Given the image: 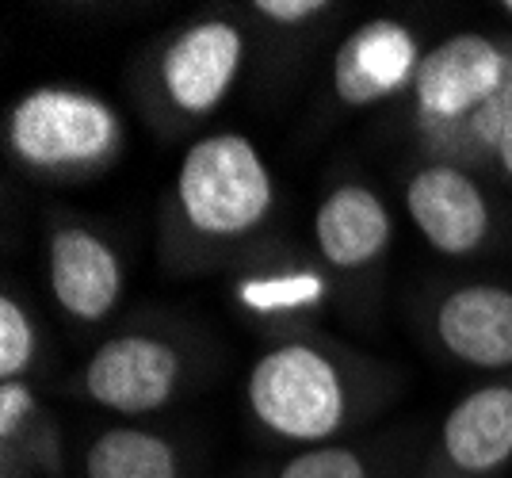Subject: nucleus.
I'll list each match as a JSON object with an SVG mask.
<instances>
[{
  "label": "nucleus",
  "instance_id": "nucleus-1",
  "mask_svg": "<svg viewBox=\"0 0 512 478\" xmlns=\"http://www.w3.org/2000/svg\"><path fill=\"white\" fill-rule=\"evenodd\" d=\"M409 115L432 161H493L512 127V43L482 31L440 39L409 88Z\"/></svg>",
  "mask_w": 512,
  "mask_h": 478
},
{
  "label": "nucleus",
  "instance_id": "nucleus-2",
  "mask_svg": "<svg viewBox=\"0 0 512 478\" xmlns=\"http://www.w3.org/2000/svg\"><path fill=\"white\" fill-rule=\"evenodd\" d=\"M169 238L176 257L230 253L256 238L276 211V176L253 138L207 134L188 146L169 196Z\"/></svg>",
  "mask_w": 512,
  "mask_h": 478
},
{
  "label": "nucleus",
  "instance_id": "nucleus-3",
  "mask_svg": "<svg viewBox=\"0 0 512 478\" xmlns=\"http://www.w3.org/2000/svg\"><path fill=\"white\" fill-rule=\"evenodd\" d=\"M245 402L268 436L314 448L333 444L356 417L360 394L337 352L295 337L256 356L245 379Z\"/></svg>",
  "mask_w": 512,
  "mask_h": 478
},
{
  "label": "nucleus",
  "instance_id": "nucleus-4",
  "mask_svg": "<svg viewBox=\"0 0 512 478\" xmlns=\"http://www.w3.org/2000/svg\"><path fill=\"white\" fill-rule=\"evenodd\" d=\"M123 119L104 96L73 85H39L16 96L4 119L12 161L35 176H96L123 150Z\"/></svg>",
  "mask_w": 512,
  "mask_h": 478
},
{
  "label": "nucleus",
  "instance_id": "nucleus-5",
  "mask_svg": "<svg viewBox=\"0 0 512 478\" xmlns=\"http://www.w3.org/2000/svg\"><path fill=\"white\" fill-rule=\"evenodd\" d=\"M249 58V35L237 20L207 16L169 35L153 54V100L176 123H199L226 104Z\"/></svg>",
  "mask_w": 512,
  "mask_h": 478
},
{
  "label": "nucleus",
  "instance_id": "nucleus-6",
  "mask_svg": "<svg viewBox=\"0 0 512 478\" xmlns=\"http://www.w3.org/2000/svg\"><path fill=\"white\" fill-rule=\"evenodd\" d=\"M184 348L157 333H115L85 360L77 387L92 406L119 417L161 413L184 387Z\"/></svg>",
  "mask_w": 512,
  "mask_h": 478
},
{
  "label": "nucleus",
  "instance_id": "nucleus-7",
  "mask_svg": "<svg viewBox=\"0 0 512 478\" xmlns=\"http://www.w3.org/2000/svg\"><path fill=\"white\" fill-rule=\"evenodd\" d=\"M406 215L440 257H474L493 238V207L482 184L451 161H425L406 180Z\"/></svg>",
  "mask_w": 512,
  "mask_h": 478
},
{
  "label": "nucleus",
  "instance_id": "nucleus-8",
  "mask_svg": "<svg viewBox=\"0 0 512 478\" xmlns=\"http://www.w3.org/2000/svg\"><path fill=\"white\" fill-rule=\"evenodd\" d=\"M46 283L65 318L96 326L123 303L127 268L100 230L85 222H58L46 234Z\"/></svg>",
  "mask_w": 512,
  "mask_h": 478
},
{
  "label": "nucleus",
  "instance_id": "nucleus-9",
  "mask_svg": "<svg viewBox=\"0 0 512 478\" xmlns=\"http://www.w3.org/2000/svg\"><path fill=\"white\" fill-rule=\"evenodd\" d=\"M512 467V379L467 391L440 421L425 478H497Z\"/></svg>",
  "mask_w": 512,
  "mask_h": 478
},
{
  "label": "nucleus",
  "instance_id": "nucleus-10",
  "mask_svg": "<svg viewBox=\"0 0 512 478\" xmlns=\"http://www.w3.org/2000/svg\"><path fill=\"white\" fill-rule=\"evenodd\" d=\"M421 62H425V50H421V39L413 35V27L390 16L363 20L337 46L333 96L337 104L352 111L375 108L413 88Z\"/></svg>",
  "mask_w": 512,
  "mask_h": 478
},
{
  "label": "nucleus",
  "instance_id": "nucleus-11",
  "mask_svg": "<svg viewBox=\"0 0 512 478\" xmlns=\"http://www.w3.org/2000/svg\"><path fill=\"white\" fill-rule=\"evenodd\" d=\"M428 329L455 364L512 371V287L505 283H463L444 291L428 314Z\"/></svg>",
  "mask_w": 512,
  "mask_h": 478
},
{
  "label": "nucleus",
  "instance_id": "nucleus-12",
  "mask_svg": "<svg viewBox=\"0 0 512 478\" xmlns=\"http://www.w3.org/2000/svg\"><path fill=\"white\" fill-rule=\"evenodd\" d=\"M390 241H394V215L375 188L348 180L321 196L314 211V245L325 268L356 276L383 261Z\"/></svg>",
  "mask_w": 512,
  "mask_h": 478
},
{
  "label": "nucleus",
  "instance_id": "nucleus-13",
  "mask_svg": "<svg viewBox=\"0 0 512 478\" xmlns=\"http://www.w3.org/2000/svg\"><path fill=\"white\" fill-rule=\"evenodd\" d=\"M85 478H184V459L169 436L115 425L88 444Z\"/></svg>",
  "mask_w": 512,
  "mask_h": 478
},
{
  "label": "nucleus",
  "instance_id": "nucleus-14",
  "mask_svg": "<svg viewBox=\"0 0 512 478\" xmlns=\"http://www.w3.org/2000/svg\"><path fill=\"white\" fill-rule=\"evenodd\" d=\"M39 356V333L31 322V310L4 291L0 299V383L8 379H27Z\"/></svg>",
  "mask_w": 512,
  "mask_h": 478
},
{
  "label": "nucleus",
  "instance_id": "nucleus-15",
  "mask_svg": "<svg viewBox=\"0 0 512 478\" xmlns=\"http://www.w3.org/2000/svg\"><path fill=\"white\" fill-rule=\"evenodd\" d=\"M276 478H375V463L352 444H314L299 448Z\"/></svg>",
  "mask_w": 512,
  "mask_h": 478
},
{
  "label": "nucleus",
  "instance_id": "nucleus-16",
  "mask_svg": "<svg viewBox=\"0 0 512 478\" xmlns=\"http://www.w3.org/2000/svg\"><path fill=\"white\" fill-rule=\"evenodd\" d=\"M39 425H43V421H39L35 391H31L23 379L0 383V440H4V448L20 444L23 436H31Z\"/></svg>",
  "mask_w": 512,
  "mask_h": 478
},
{
  "label": "nucleus",
  "instance_id": "nucleus-17",
  "mask_svg": "<svg viewBox=\"0 0 512 478\" xmlns=\"http://www.w3.org/2000/svg\"><path fill=\"white\" fill-rule=\"evenodd\" d=\"M253 12L279 31H299L306 23L321 20L329 12V4L325 0H256Z\"/></svg>",
  "mask_w": 512,
  "mask_h": 478
},
{
  "label": "nucleus",
  "instance_id": "nucleus-18",
  "mask_svg": "<svg viewBox=\"0 0 512 478\" xmlns=\"http://www.w3.org/2000/svg\"><path fill=\"white\" fill-rule=\"evenodd\" d=\"M493 161H497V169L512 180V127L505 131V138H501V146H497V157H493Z\"/></svg>",
  "mask_w": 512,
  "mask_h": 478
},
{
  "label": "nucleus",
  "instance_id": "nucleus-19",
  "mask_svg": "<svg viewBox=\"0 0 512 478\" xmlns=\"http://www.w3.org/2000/svg\"><path fill=\"white\" fill-rule=\"evenodd\" d=\"M501 12H505V16L512 20V0H505V4H501Z\"/></svg>",
  "mask_w": 512,
  "mask_h": 478
}]
</instances>
